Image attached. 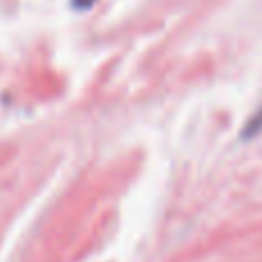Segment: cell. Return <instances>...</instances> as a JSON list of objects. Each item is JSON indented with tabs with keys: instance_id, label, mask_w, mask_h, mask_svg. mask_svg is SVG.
Instances as JSON below:
<instances>
[{
	"instance_id": "6da1fadb",
	"label": "cell",
	"mask_w": 262,
	"mask_h": 262,
	"mask_svg": "<svg viewBox=\"0 0 262 262\" xmlns=\"http://www.w3.org/2000/svg\"><path fill=\"white\" fill-rule=\"evenodd\" d=\"M260 127H262V111H260V115H255V118H253L251 127L246 129V136H251V134H255V131H260Z\"/></svg>"
}]
</instances>
